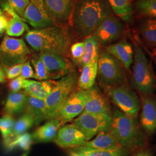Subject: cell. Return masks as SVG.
<instances>
[{
  "instance_id": "1",
  "label": "cell",
  "mask_w": 156,
  "mask_h": 156,
  "mask_svg": "<svg viewBox=\"0 0 156 156\" xmlns=\"http://www.w3.org/2000/svg\"><path fill=\"white\" fill-rule=\"evenodd\" d=\"M107 0H77L73 15L75 32L80 37H87L106 17L111 15Z\"/></svg>"
},
{
  "instance_id": "2",
  "label": "cell",
  "mask_w": 156,
  "mask_h": 156,
  "mask_svg": "<svg viewBox=\"0 0 156 156\" xmlns=\"http://www.w3.org/2000/svg\"><path fill=\"white\" fill-rule=\"evenodd\" d=\"M109 131L119 145L131 152L143 149L146 144L145 133L137 119L129 116L117 108L112 113Z\"/></svg>"
},
{
  "instance_id": "3",
  "label": "cell",
  "mask_w": 156,
  "mask_h": 156,
  "mask_svg": "<svg viewBox=\"0 0 156 156\" xmlns=\"http://www.w3.org/2000/svg\"><path fill=\"white\" fill-rule=\"evenodd\" d=\"M25 39L35 51L54 53L66 57L69 54L70 39L61 27L56 25L29 30Z\"/></svg>"
},
{
  "instance_id": "4",
  "label": "cell",
  "mask_w": 156,
  "mask_h": 156,
  "mask_svg": "<svg viewBox=\"0 0 156 156\" xmlns=\"http://www.w3.org/2000/svg\"><path fill=\"white\" fill-rule=\"evenodd\" d=\"M133 64V86L140 94L151 95L156 90V77L144 50L136 42L134 46Z\"/></svg>"
},
{
  "instance_id": "5",
  "label": "cell",
  "mask_w": 156,
  "mask_h": 156,
  "mask_svg": "<svg viewBox=\"0 0 156 156\" xmlns=\"http://www.w3.org/2000/svg\"><path fill=\"white\" fill-rule=\"evenodd\" d=\"M78 73L74 67L66 76L61 78L45 100L46 120L56 118L57 114L67 98L78 88Z\"/></svg>"
},
{
  "instance_id": "6",
  "label": "cell",
  "mask_w": 156,
  "mask_h": 156,
  "mask_svg": "<svg viewBox=\"0 0 156 156\" xmlns=\"http://www.w3.org/2000/svg\"><path fill=\"white\" fill-rule=\"evenodd\" d=\"M124 67L121 62L108 53L103 51L98 60L97 77L101 86L108 88L127 84Z\"/></svg>"
},
{
  "instance_id": "7",
  "label": "cell",
  "mask_w": 156,
  "mask_h": 156,
  "mask_svg": "<svg viewBox=\"0 0 156 156\" xmlns=\"http://www.w3.org/2000/svg\"><path fill=\"white\" fill-rule=\"evenodd\" d=\"M31 51L24 39L5 35L0 44V64L3 69L24 64L28 61Z\"/></svg>"
},
{
  "instance_id": "8",
  "label": "cell",
  "mask_w": 156,
  "mask_h": 156,
  "mask_svg": "<svg viewBox=\"0 0 156 156\" xmlns=\"http://www.w3.org/2000/svg\"><path fill=\"white\" fill-rule=\"evenodd\" d=\"M104 89L109 99L120 111L137 119L140 109V101L137 94L127 84Z\"/></svg>"
},
{
  "instance_id": "9",
  "label": "cell",
  "mask_w": 156,
  "mask_h": 156,
  "mask_svg": "<svg viewBox=\"0 0 156 156\" xmlns=\"http://www.w3.org/2000/svg\"><path fill=\"white\" fill-rule=\"evenodd\" d=\"M112 122V115L83 111L73 124L82 131L87 141L101 132L109 131Z\"/></svg>"
},
{
  "instance_id": "10",
  "label": "cell",
  "mask_w": 156,
  "mask_h": 156,
  "mask_svg": "<svg viewBox=\"0 0 156 156\" xmlns=\"http://www.w3.org/2000/svg\"><path fill=\"white\" fill-rule=\"evenodd\" d=\"M124 33V25L113 15L105 18L91 34L99 44L108 45L120 39Z\"/></svg>"
},
{
  "instance_id": "11",
  "label": "cell",
  "mask_w": 156,
  "mask_h": 156,
  "mask_svg": "<svg viewBox=\"0 0 156 156\" xmlns=\"http://www.w3.org/2000/svg\"><path fill=\"white\" fill-rule=\"evenodd\" d=\"M85 101L84 90L78 87L67 98L56 118L58 119L62 124L71 121L84 111Z\"/></svg>"
},
{
  "instance_id": "12",
  "label": "cell",
  "mask_w": 156,
  "mask_h": 156,
  "mask_svg": "<svg viewBox=\"0 0 156 156\" xmlns=\"http://www.w3.org/2000/svg\"><path fill=\"white\" fill-rule=\"evenodd\" d=\"M38 55L45 64L50 80L61 79L73 67L64 56L48 51L39 52Z\"/></svg>"
},
{
  "instance_id": "13",
  "label": "cell",
  "mask_w": 156,
  "mask_h": 156,
  "mask_svg": "<svg viewBox=\"0 0 156 156\" xmlns=\"http://www.w3.org/2000/svg\"><path fill=\"white\" fill-rule=\"evenodd\" d=\"M45 11L55 23L64 24L73 17L75 0H43Z\"/></svg>"
},
{
  "instance_id": "14",
  "label": "cell",
  "mask_w": 156,
  "mask_h": 156,
  "mask_svg": "<svg viewBox=\"0 0 156 156\" xmlns=\"http://www.w3.org/2000/svg\"><path fill=\"white\" fill-rule=\"evenodd\" d=\"M84 93L86 101L84 111L112 115L109 100L97 85L94 84L91 88L84 90Z\"/></svg>"
},
{
  "instance_id": "15",
  "label": "cell",
  "mask_w": 156,
  "mask_h": 156,
  "mask_svg": "<svg viewBox=\"0 0 156 156\" xmlns=\"http://www.w3.org/2000/svg\"><path fill=\"white\" fill-rule=\"evenodd\" d=\"M55 142L62 148H76L87 141L82 131L74 124L64 125L59 129Z\"/></svg>"
},
{
  "instance_id": "16",
  "label": "cell",
  "mask_w": 156,
  "mask_h": 156,
  "mask_svg": "<svg viewBox=\"0 0 156 156\" xmlns=\"http://www.w3.org/2000/svg\"><path fill=\"white\" fill-rule=\"evenodd\" d=\"M141 95L140 125L145 133L151 136L156 131V101L151 95Z\"/></svg>"
},
{
  "instance_id": "17",
  "label": "cell",
  "mask_w": 156,
  "mask_h": 156,
  "mask_svg": "<svg viewBox=\"0 0 156 156\" xmlns=\"http://www.w3.org/2000/svg\"><path fill=\"white\" fill-rule=\"evenodd\" d=\"M23 19L35 28H41L55 25L45 11L44 6L30 2L24 12Z\"/></svg>"
},
{
  "instance_id": "18",
  "label": "cell",
  "mask_w": 156,
  "mask_h": 156,
  "mask_svg": "<svg viewBox=\"0 0 156 156\" xmlns=\"http://www.w3.org/2000/svg\"><path fill=\"white\" fill-rule=\"evenodd\" d=\"M106 51L121 62L124 67L129 70L134 60V48L125 39L107 46Z\"/></svg>"
},
{
  "instance_id": "19",
  "label": "cell",
  "mask_w": 156,
  "mask_h": 156,
  "mask_svg": "<svg viewBox=\"0 0 156 156\" xmlns=\"http://www.w3.org/2000/svg\"><path fill=\"white\" fill-rule=\"evenodd\" d=\"M78 147L85 150L111 151L119 149L123 147L119 145L109 131H106L97 134L94 140H87Z\"/></svg>"
},
{
  "instance_id": "20",
  "label": "cell",
  "mask_w": 156,
  "mask_h": 156,
  "mask_svg": "<svg viewBox=\"0 0 156 156\" xmlns=\"http://www.w3.org/2000/svg\"><path fill=\"white\" fill-rule=\"evenodd\" d=\"M56 83L53 80L37 81L24 79L23 89L29 96L45 100L53 91Z\"/></svg>"
},
{
  "instance_id": "21",
  "label": "cell",
  "mask_w": 156,
  "mask_h": 156,
  "mask_svg": "<svg viewBox=\"0 0 156 156\" xmlns=\"http://www.w3.org/2000/svg\"><path fill=\"white\" fill-rule=\"evenodd\" d=\"M62 125V122L57 118L49 120L45 124L35 130L32 135L33 140L38 143L49 142L55 140Z\"/></svg>"
},
{
  "instance_id": "22",
  "label": "cell",
  "mask_w": 156,
  "mask_h": 156,
  "mask_svg": "<svg viewBox=\"0 0 156 156\" xmlns=\"http://www.w3.org/2000/svg\"><path fill=\"white\" fill-rule=\"evenodd\" d=\"M27 95L23 92H11L8 95L4 108L5 115H12L26 110Z\"/></svg>"
},
{
  "instance_id": "23",
  "label": "cell",
  "mask_w": 156,
  "mask_h": 156,
  "mask_svg": "<svg viewBox=\"0 0 156 156\" xmlns=\"http://www.w3.org/2000/svg\"><path fill=\"white\" fill-rule=\"evenodd\" d=\"M112 11L123 22L129 24L133 21L134 12L131 0H107Z\"/></svg>"
},
{
  "instance_id": "24",
  "label": "cell",
  "mask_w": 156,
  "mask_h": 156,
  "mask_svg": "<svg viewBox=\"0 0 156 156\" xmlns=\"http://www.w3.org/2000/svg\"><path fill=\"white\" fill-rule=\"evenodd\" d=\"M97 71L98 60L91 62L82 67L80 75L78 78V88L83 90L91 88L94 84Z\"/></svg>"
},
{
  "instance_id": "25",
  "label": "cell",
  "mask_w": 156,
  "mask_h": 156,
  "mask_svg": "<svg viewBox=\"0 0 156 156\" xmlns=\"http://www.w3.org/2000/svg\"><path fill=\"white\" fill-rule=\"evenodd\" d=\"M26 113L33 117L35 123L38 125L46 120V104L44 100L33 97L27 95Z\"/></svg>"
},
{
  "instance_id": "26",
  "label": "cell",
  "mask_w": 156,
  "mask_h": 156,
  "mask_svg": "<svg viewBox=\"0 0 156 156\" xmlns=\"http://www.w3.org/2000/svg\"><path fill=\"white\" fill-rule=\"evenodd\" d=\"M84 50L82 58L78 63V66H84L91 62L98 60L99 57V44L92 35L87 36L84 40Z\"/></svg>"
},
{
  "instance_id": "27",
  "label": "cell",
  "mask_w": 156,
  "mask_h": 156,
  "mask_svg": "<svg viewBox=\"0 0 156 156\" xmlns=\"http://www.w3.org/2000/svg\"><path fill=\"white\" fill-rule=\"evenodd\" d=\"M139 31L147 45L151 48H156V19H146L140 25Z\"/></svg>"
},
{
  "instance_id": "28",
  "label": "cell",
  "mask_w": 156,
  "mask_h": 156,
  "mask_svg": "<svg viewBox=\"0 0 156 156\" xmlns=\"http://www.w3.org/2000/svg\"><path fill=\"white\" fill-rule=\"evenodd\" d=\"M131 151L122 147L116 150L99 151V150H85L80 147L73 148L71 152V156H127Z\"/></svg>"
},
{
  "instance_id": "29",
  "label": "cell",
  "mask_w": 156,
  "mask_h": 156,
  "mask_svg": "<svg viewBox=\"0 0 156 156\" xmlns=\"http://www.w3.org/2000/svg\"><path fill=\"white\" fill-rule=\"evenodd\" d=\"M5 145L8 149L12 150L18 147L24 151H28L31 147L33 139L32 135L28 133H24L13 138L4 140Z\"/></svg>"
},
{
  "instance_id": "30",
  "label": "cell",
  "mask_w": 156,
  "mask_h": 156,
  "mask_svg": "<svg viewBox=\"0 0 156 156\" xmlns=\"http://www.w3.org/2000/svg\"><path fill=\"white\" fill-rule=\"evenodd\" d=\"M134 6L137 14L156 20V0H137Z\"/></svg>"
},
{
  "instance_id": "31",
  "label": "cell",
  "mask_w": 156,
  "mask_h": 156,
  "mask_svg": "<svg viewBox=\"0 0 156 156\" xmlns=\"http://www.w3.org/2000/svg\"><path fill=\"white\" fill-rule=\"evenodd\" d=\"M34 123L35 121L32 116L28 113H25L15 123L11 135L9 138L25 133L29 128L33 126Z\"/></svg>"
},
{
  "instance_id": "32",
  "label": "cell",
  "mask_w": 156,
  "mask_h": 156,
  "mask_svg": "<svg viewBox=\"0 0 156 156\" xmlns=\"http://www.w3.org/2000/svg\"><path fill=\"white\" fill-rule=\"evenodd\" d=\"M30 30L28 25L23 18L15 19L7 24L6 34L9 37H20Z\"/></svg>"
},
{
  "instance_id": "33",
  "label": "cell",
  "mask_w": 156,
  "mask_h": 156,
  "mask_svg": "<svg viewBox=\"0 0 156 156\" xmlns=\"http://www.w3.org/2000/svg\"><path fill=\"white\" fill-rule=\"evenodd\" d=\"M30 62H31V66L33 68L37 80H50L49 78L46 67L45 66L44 62L40 58L39 55L33 56L31 58Z\"/></svg>"
},
{
  "instance_id": "34",
  "label": "cell",
  "mask_w": 156,
  "mask_h": 156,
  "mask_svg": "<svg viewBox=\"0 0 156 156\" xmlns=\"http://www.w3.org/2000/svg\"><path fill=\"white\" fill-rule=\"evenodd\" d=\"M15 123L11 115H5L0 118V133L4 140H7L11 136Z\"/></svg>"
},
{
  "instance_id": "35",
  "label": "cell",
  "mask_w": 156,
  "mask_h": 156,
  "mask_svg": "<svg viewBox=\"0 0 156 156\" xmlns=\"http://www.w3.org/2000/svg\"><path fill=\"white\" fill-rule=\"evenodd\" d=\"M84 50V42H77L73 44L70 48V52L73 57V61L76 65L78 63L83 55Z\"/></svg>"
},
{
  "instance_id": "36",
  "label": "cell",
  "mask_w": 156,
  "mask_h": 156,
  "mask_svg": "<svg viewBox=\"0 0 156 156\" xmlns=\"http://www.w3.org/2000/svg\"><path fill=\"white\" fill-rule=\"evenodd\" d=\"M5 1L20 16L22 17L24 12L30 3L28 0H5Z\"/></svg>"
},
{
  "instance_id": "37",
  "label": "cell",
  "mask_w": 156,
  "mask_h": 156,
  "mask_svg": "<svg viewBox=\"0 0 156 156\" xmlns=\"http://www.w3.org/2000/svg\"><path fill=\"white\" fill-rule=\"evenodd\" d=\"M23 64L15 65L4 69L6 78L8 79H13L20 76Z\"/></svg>"
},
{
  "instance_id": "38",
  "label": "cell",
  "mask_w": 156,
  "mask_h": 156,
  "mask_svg": "<svg viewBox=\"0 0 156 156\" xmlns=\"http://www.w3.org/2000/svg\"><path fill=\"white\" fill-rule=\"evenodd\" d=\"M20 76H22L24 79H36L35 74L34 73L33 68L31 66L30 60H28V61L25 62L23 64Z\"/></svg>"
},
{
  "instance_id": "39",
  "label": "cell",
  "mask_w": 156,
  "mask_h": 156,
  "mask_svg": "<svg viewBox=\"0 0 156 156\" xmlns=\"http://www.w3.org/2000/svg\"><path fill=\"white\" fill-rule=\"evenodd\" d=\"M24 79L22 76H18L17 78L12 79L9 82L8 86L12 92H17L20 89H23Z\"/></svg>"
},
{
  "instance_id": "40",
  "label": "cell",
  "mask_w": 156,
  "mask_h": 156,
  "mask_svg": "<svg viewBox=\"0 0 156 156\" xmlns=\"http://www.w3.org/2000/svg\"><path fill=\"white\" fill-rule=\"evenodd\" d=\"M7 27V22L3 15L2 9L0 8V32H4Z\"/></svg>"
},
{
  "instance_id": "41",
  "label": "cell",
  "mask_w": 156,
  "mask_h": 156,
  "mask_svg": "<svg viewBox=\"0 0 156 156\" xmlns=\"http://www.w3.org/2000/svg\"><path fill=\"white\" fill-rule=\"evenodd\" d=\"M130 156H152L151 151L146 149H142L136 151L133 154Z\"/></svg>"
},
{
  "instance_id": "42",
  "label": "cell",
  "mask_w": 156,
  "mask_h": 156,
  "mask_svg": "<svg viewBox=\"0 0 156 156\" xmlns=\"http://www.w3.org/2000/svg\"><path fill=\"white\" fill-rule=\"evenodd\" d=\"M28 1L31 2H33L39 5L44 6L43 0H28Z\"/></svg>"
},
{
  "instance_id": "43",
  "label": "cell",
  "mask_w": 156,
  "mask_h": 156,
  "mask_svg": "<svg viewBox=\"0 0 156 156\" xmlns=\"http://www.w3.org/2000/svg\"><path fill=\"white\" fill-rule=\"evenodd\" d=\"M5 80V75H0V83H4Z\"/></svg>"
},
{
  "instance_id": "44",
  "label": "cell",
  "mask_w": 156,
  "mask_h": 156,
  "mask_svg": "<svg viewBox=\"0 0 156 156\" xmlns=\"http://www.w3.org/2000/svg\"><path fill=\"white\" fill-rule=\"evenodd\" d=\"M0 75H5V73L4 71V69H3L2 67H1V64H0Z\"/></svg>"
},
{
  "instance_id": "45",
  "label": "cell",
  "mask_w": 156,
  "mask_h": 156,
  "mask_svg": "<svg viewBox=\"0 0 156 156\" xmlns=\"http://www.w3.org/2000/svg\"><path fill=\"white\" fill-rule=\"evenodd\" d=\"M153 62H154V64H155V66H156V56H155V57L153 58Z\"/></svg>"
},
{
  "instance_id": "46",
  "label": "cell",
  "mask_w": 156,
  "mask_h": 156,
  "mask_svg": "<svg viewBox=\"0 0 156 156\" xmlns=\"http://www.w3.org/2000/svg\"><path fill=\"white\" fill-rule=\"evenodd\" d=\"M4 32H0V39L1 38V37H2V35H3V34H4Z\"/></svg>"
},
{
  "instance_id": "47",
  "label": "cell",
  "mask_w": 156,
  "mask_h": 156,
  "mask_svg": "<svg viewBox=\"0 0 156 156\" xmlns=\"http://www.w3.org/2000/svg\"><path fill=\"white\" fill-rule=\"evenodd\" d=\"M4 1H5V0H0V6L2 5V4L4 2Z\"/></svg>"
}]
</instances>
